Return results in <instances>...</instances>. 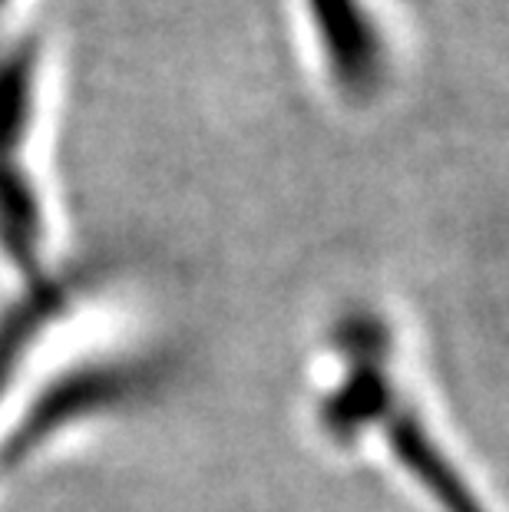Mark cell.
I'll use <instances>...</instances> for the list:
<instances>
[{
  "mask_svg": "<svg viewBox=\"0 0 509 512\" xmlns=\"http://www.w3.org/2000/svg\"><path fill=\"white\" fill-rule=\"evenodd\" d=\"M43 50L20 37L0 50V252L34 271L47 252V205L37 172Z\"/></svg>",
  "mask_w": 509,
  "mask_h": 512,
  "instance_id": "obj_1",
  "label": "cell"
},
{
  "mask_svg": "<svg viewBox=\"0 0 509 512\" xmlns=\"http://www.w3.org/2000/svg\"><path fill=\"white\" fill-rule=\"evenodd\" d=\"M334 347L344 354L348 370L321 400V423L334 440L351 443L367 427H381L397 407V387L391 380V331L381 314L348 311L334 324Z\"/></svg>",
  "mask_w": 509,
  "mask_h": 512,
  "instance_id": "obj_2",
  "label": "cell"
},
{
  "mask_svg": "<svg viewBox=\"0 0 509 512\" xmlns=\"http://www.w3.org/2000/svg\"><path fill=\"white\" fill-rule=\"evenodd\" d=\"M381 427L400 466L427 489V496L443 512H486L476 493L467 486V479L450 463V456L440 450V443L427 430V423L407 403H397L384 417Z\"/></svg>",
  "mask_w": 509,
  "mask_h": 512,
  "instance_id": "obj_3",
  "label": "cell"
},
{
  "mask_svg": "<svg viewBox=\"0 0 509 512\" xmlns=\"http://www.w3.org/2000/svg\"><path fill=\"white\" fill-rule=\"evenodd\" d=\"M10 4H14V0H0V20H4V14L10 10Z\"/></svg>",
  "mask_w": 509,
  "mask_h": 512,
  "instance_id": "obj_4",
  "label": "cell"
}]
</instances>
